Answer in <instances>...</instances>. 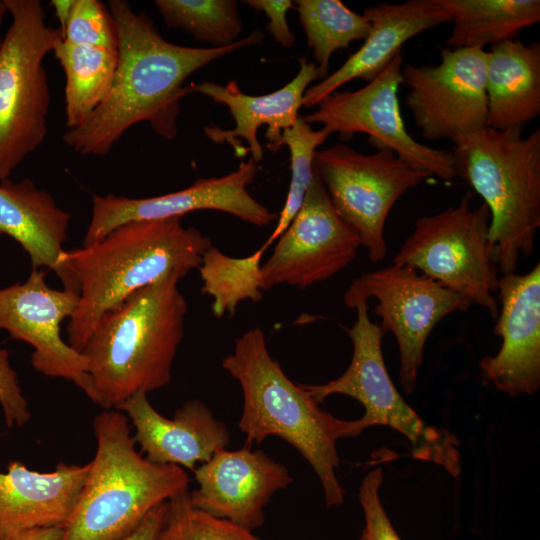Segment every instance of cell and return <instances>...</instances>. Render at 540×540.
I'll list each match as a JSON object with an SVG mask.
<instances>
[{
	"mask_svg": "<svg viewBox=\"0 0 540 540\" xmlns=\"http://www.w3.org/2000/svg\"><path fill=\"white\" fill-rule=\"evenodd\" d=\"M472 198L467 191L457 205L417 218L393 264L422 272L496 318L493 293L500 273L489 238L490 212L484 203L472 208Z\"/></svg>",
	"mask_w": 540,
	"mask_h": 540,
	"instance_id": "9c48e42d",
	"label": "cell"
},
{
	"mask_svg": "<svg viewBox=\"0 0 540 540\" xmlns=\"http://www.w3.org/2000/svg\"><path fill=\"white\" fill-rule=\"evenodd\" d=\"M46 276L47 270L32 269L26 281L0 289V330L33 348L37 372L72 382L96 403L84 356L61 337V324L74 313L79 294L51 288Z\"/></svg>",
	"mask_w": 540,
	"mask_h": 540,
	"instance_id": "9a60e30c",
	"label": "cell"
},
{
	"mask_svg": "<svg viewBox=\"0 0 540 540\" xmlns=\"http://www.w3.org/2000/svg\"><path fill=\"white\" fill-rule=\"evenodd\" d=\"M74 0H52L50 1V5L53 7L55 15L59 21L60 24V31L62 34V31L66 25V22L68 20L71 7L73 5Z\"/></svg>",
	"mask_w": 540,
	"mask_h": 540,
	"instance_id": "74e56055",
	"label": "cell"
},
{
	"mask_svg": "<svg viewBox=\"0 0 540 540\" xmlns=\"http://www.w3.org/2000/svg\"><path fill=\"white\" fill-rule=\"evenodd\" d=\"M181 279L169 274L134 292L96 324L81 353L96 404L105 410H118L132 395L171 381L188 312Z\"/></svg>",
	"mask_w": 540,
	"mask_h": 540,
	"instance_id": "277c9868",
	"label": "cell"
},
{
	"mask_svg": "<svg viewBox=\"0 0 540 540\" xmlns=\"http://www.w3.org/2000/svg\"><path fill=\"white\" fill-rule=\"evenodd\" d=\"M222 368L242 388L243 410L238 428L245 434L244 446L260 444L278 436L306 459L321 482L326 507L344 503L345 490L336 469L340 464L337 441L360 435L358 419L343 420L323 411L302 386L284 373L269 353L259 327L235 339L233 352Z\"/></svg>",
	"mask_w": 540,
	"mask_h": 540,
	"instance_id": "7a4b0ae2",
	"label": "cell"
},
{
	"mask_svg": "<svg viewBox=\"0 0 540 540\" xmlns=\"http://www.w3.org/2000/svg\"><path fill=\"white\" fill-rule=\"evenodd\" d=\"M71 214L53 196L25 178L0 181V236L13 238L29 256L32 269L53 271L63 288L79 294L75 275L66 261Z\"/></svg>",
	"mask_w": 540,
	"mask_h": 540,
	"instance_id": "603a6c76",
	"label": "cell"
},
{
	"mask_svg": "<svg viewBox=\"0 0 540 540\" xmlns=\"http://www.w3.org/2000/svg\"><path fill=\"white\" fill-rule=\"evenodd\" d=\"M258 172L252 158L222 177L199 178L191 186L164 195L129 198L114 194L93 195L89 225L82 246L92 245L116 227L137 220L182 218L199 210L231 214L257 227L278 218L249 193L248 186Z\"/></svg>",
	"mask_w": 540,
	"mask_h": 540,
	"instance_id": "2e32d148",
	"label": "cell"
},
{
	"mask_svg": "<svg viewBox=\"0 0 540 540\" xmlns=\"http://www.w3.org/2000/svg\"><path fill=\"white\" fill-rule=\"evenodd\" d=\"M118 410L134 428L133 439L140 453L156 464L177 465L193 472L231 441L225 423L199 399L186 401L172 419L160 414L144 392L132 395Z\"/></svg>",
	"mask_w": 540,
	"mask_h": 540,
	"instance_id": "ffe728a7",
	"label": "cell"
},
{
	"mask_svg": "<svg viewBox=\"0 0 540 540\" xmlns=\"http://www.w3.org/2000/svg\"><path fill=\"white\" fill-rule=\"evenodd\" d=\"M403 58L398 53L365 86L328 95L302 118L310 125L322 124L329 134L337 132L343 139L367 134L378 149L387 148L411 167L450 181L455 177L452 152L416 141L405 127L398 99Z\"/></svg>",
	"mask_w": 540,
	"mask_h": 540,
	"instance_id": "7c38bea8",
	"label": "cell"
},
{
	"mask_svg": "<svg viewBox=\"0 0 540 540\" xmlns=\"http://www.w3.org/2000/svg\"><path fill=\"white\" fill-rule=\"evenodd\" d=\"M277 240L261 264L262 291L282 284L302 290L325 281L346 268L361 247L315 170L300 209Z\"/></svg>",
	"mask_w": 540,
	"mask_h": 540,
	"instance_id": "5bb4252c",
	"label": "cell"
},
{
	"mask_svg": "<svg viewBox=\"0 0 540 540\" xmlns=\"http://www.w3.org/2000/svg\"><path fill=\"white\" fill-rule=\"evenodd\" d=\"M382 483L381 467L369 471L361 482L358 498L363 509L365 526L360 540H402L381 503L379 490Z\"/></svg>",
	"mask_w": 540,
	"mask_h": 540,
	"instance_id": "d6a6232c",
	"label": "cell"
},
{
	"mask_svg": "<svg viewBox=\"0 0 540 540\" xmlns=\"http://www.w3.org/2000/svg\"><path fill=\"white\" fill-rule=\"evenodd\" d=\"M7 13L8 10L4 0H0V46L3 40V37L1 36V26Z\"/></svg>",
	"mask_w": 540,
	"mask_h": 540,
	"instance_id": "f35d334b",
	"label": "cell"
},
{
	"mask_svg": "<svg viewBox=\"0 0 540 540\" xmlns=\"http://www.w3.org/2000/svg\"><path fill=\"white\" fill-rule=\"evenodd\" d=\"M487 51L483 48H442L437 65L407 64L405 104L424 139L439 141L486 127Z\"/></svg>",
	"mask_w": 540,
	"mask_h": 540,
	"instance_id": "4fadbf2b",
	"label": "cell"
},
{
	"mask_svg": "<svg viewBox=\"0 0 540 540\" xmlns=\"http://www.w3.org/2000/svg\"><path fill=\"white\" fill-rule=\"evenodd\" d=\"M154 6L167 28L183 30L214 48L237 42L242 32L235 0H155Z\"/></svg>",
	"mask_w": 540,
	"mask_h": 540,
	"instance_id": "f1b7e54d",
	"label": "cell"
},
{
	"mask_svg": "<svg viewBox=\"0 0 540 540\" xmlns=\"http://www.w3.org/2000/svg\"><path fill=\"white\" fill-rule=\"evenodd\" d=\"M243 3L252 7L257 12H263L268 23L266 30L272 36L274 41L283 48L289 49L295 43V37L292 34L287 22L288 10L294 8L293 1L290 0H247Z\"/></svg>",
	"mask_w": 540,
	"mask_h": 540,
	"instance_id": "e575fe53",
	"label": "cell"
},
{
	"mask_svg": "<svg viewBox=\"0 0 540 540\" xmlns=\"http://www.w3.org/2000/svg\"><path fill=\"white\" fill-rule=\"evenodd\" d=\"M352 309L357 319L345 329L353 345L348 368L327 383L301 386L319 403L334 394L356 399L365 409L358 419L363 430L375 425L391 427L409 440L414 459L434 463L457 477L460 441L450 431L428 425L405 402L387 371L381 346L384 332L371 321L367 301H357Z\"/></svg>",
	"mask_w": 540,
	"mask_h": 540,
	"instance_id": "ba28073f",
	"label": "cell"
},
{
	"mask_svg": "<svg viewBox=\"0 0 540 540\" xmlns=\"http://www.w3.org/2000/svg\"><path fill=\"white\" fill-rule=\"evenodd\" d=\"M181 220L131 221L92 245L66 251L79 288L66 327L74 350L81 353L102 316L134 292L169 274L184 278L199 268L212 242Z\"/></svg>",
	"mask_w": 540,
	"mask_h": 540,
	"instance_id": "3957f363",
	"label": "cell"
},
{
	"mask_svg": "<svg viewBox=\"0 0 540 540\" xmlns=\"http://www.w3.org/2000/svg\"><path fill=\"white\" fill-rule=\"evenodd\" d=\"M494 333L502 338L495 356L480 362L482 380L511 397L540 387V263L524 274L502 275Z\"/></svg>",
	"mask_w": 540,
	"mask_h": 540,
	"instance_id": "ac0fdd59",
	"label": "cell"
},
{
	"mask_svg": "<svg viewBox=\"0 0 540 540\" xmlns=\"http://www.w3.org/2000/svg\"><path fill=\"white\" fill-rule=\"evenodd\" d=\"M63 531V526L36 528L23 531L7 540H60L63 535Z\"/></svg>",
	"mask_w": 540,
	"mask_h": 540,
	"instance_id": "8d00e7d4",
	"label": "cell"
},
{
	"mask_svg": "<svg viewBox=\"0 0 540 540\" xmlns=\"http://www.w3.org/2000/svg\"><path fill=\"white\" fill-rule=\"evenodd\" d=\"M300 68L297 75L282 88L260 96L243 93L238 84L231 80L225 86L204 81L184 86V96L199 93L222 103L230 111L235 122L233 129H222L215 125L204 127L205 135L213 142L229 144L236 157H243L247 152L259 163L263 159V149L258 141L260 126H267L266 148L277 152L283 130L296 122L299 109L303 106V96L310 83L318 79L316 65L305 57L298 59Z\"/></svg>",
	"mask_w": 540,
	"mask_h": 540,
	"instance_id": "d6986e66",
	"label": "cell"
},
{
	"mask_svg": "<svg viewBox=\"0 0 540 540\" xmlns=\"http://www.w3.org/2000/svg\"><path fill=\"white\" fill-rule=\"evenodd\" d=\"M89 471L84 465L59 462L51 472H38L12 461L0 472V540L23 531L65 526Z\"/></svg>",
	"mask_w": 540,
	"mask_h": 540,
	"instance_id": "7402d4cb",
	"label": "cell"
},
{
	"mask_svg": "<svg viewBox=\"0 0 540 540\" xmlns=\"http://www.w3.org/2000/svg\"><path fill=\"white\" fill-rule=\"evenodd\" d=\"M451 151L455 176L467 181L490 212L489 238L499 273H515L533 254L540 227V129L489 127L462 135Z\"/></svg>",
	"mask_w": 540,
	"mask_h": 540,
	"instance_id": "8992f818",
	"label": "cell"
},
{
	"mask_svg": "<svg viewBox=\"0 0 540 540\" xmlns=\"http://www.w3.org/2000/svg\"><path fill=\"white\" fill-rule=\"evenodd\" d=\"M62 39L74 45L117 50V33L108 6L99 0H74Z\"/></svg>",
	"mask_w": 540,
	"mask_h": 540,
	"instance_id": "1f68e13d",
	"label": "cell"
},
{
	"mask_svg": "<svg viewBox=\"0 0 540 540\" xmlns=\"http://www.w3.org/2000/svg\"><path fill=\"white\" fill-rule=\"evenodd\" d=\"M486 127L524 128L540 115V43L519 39L490 47L486 57Z\"/></svg>",
	"mask_w": 540,
	"mask_h": 540,
	"instance_id": "cb8c5ba5",
	"label": "cell"
},
{
	"mask_svg": "<svg viewBox=\"0 0 540 540\" xmlns=\"http://www.w3.org/2000/svg\"><path fill=\"white\" fill-rule=\"evenodd\" d=\"M260 247L247 257L235 258L213 245L205 251L198 268L203 285L201 291L212 298L211 311L216 318L232 317L244 300L259 302L261 290Z\"/></svg>",
	"mask_w": 540,
	"mask_h": 540,
	"instance_id": "83f0119b",
	"label": "cell"
},
{
	"mask_svg": "<svg viewBox=\"0 0 540 540\" xmlns=\"http://www.w3.org/2000/svg\"><path fill=\"white\" fill-rule=\"evenodd\" d=\"M313 167L337 214L358 235L371 262L386 256L384 228L394 204L431 176L387 148L362 154L344 143L317 150Z\"/></svg>",
	"mask_w": 540,
	"mask_h": 540,
	"instance_id": "30bf717a",
	"label": "cell"
},
{
	"mask_svg": "<svg viewBox=\"0 0 540 540\" xmlns=\"http://www.w3.org/2000/svg\"><path fill=\"white\" fill-rule=\"evenodd\" d=\"M118 39V62L105 100L64 143L84 156H104L134 125L146 122L166 140L175 138L186 79L210 62L264 39L255 30L220 48L188 47L165 40L151 18L126 0H109Z\"/></svg>",
	"mask_w": 540,
	"mask_h": 540,
	"instance_id": "6da1fadb",
	"label": "cell"
},
{
	"mask_svg": "<svg viewBox=\"0 0 540 540\" xmlns=\"http://www.w3.org/2000/svg\"><path fill=\"white\" fill-rule=\"evenodd\" d=\"M0 406L7 427H22L30 420L28 402L6 349L0 348Z\"/></svg>",
	"mask_w": 540,
	"mask_h": 540,
	"instance_id": "836d02e7",
	"label": "cell"
},
{
	"mask_svg": "<svg viewBox=\"0 0 540 540\" xmlns=\"http://www.w3.org/2000/svg\"><path fill=\"white\" fill-rule=\"evenodd\" d=\"M193 473L198 488L188 493L192 506L250 531L263 526L272 495L293 482L286 466L247 446L222 449Z\"/></svg>",
	"mask_w": 540,
	"mask_h": 540,
	"instance_id": "e0dca14e",
	"label": "cell"
},
{
	"mask_svg": "<svg viewBox=\"0 0 540 540\" xmlns=\"http://www.w3.org/2000/svg\"><path fill=\"white\" fill-rule=\"evenodd\" d=\"M375 298L374 312L384 332H392L399 348V381L405 394L414 392L424 346L446 315L467 311L471 303L409 266L392 264L356 278L344 293L352 309L359 300Z\"/></svg>",
	"mask_w": 540,
	"mask_h": 540,
	"instance_id": "8fae6325",
	"label": "cell"
},
{
	"mask_svg": "<svg viewBox=\"0 0 540 540\" xmlns=\"http://www.w3.org/2000/svg\"><path fill=\"white\" fill-rule=\"evenodd\" d=\"M329 135L323 128L314 130L300 116L292 127L283 130L280 146H287L290 151L291 181L284 206L278 215L277 225L261 246L264 251L286 230L300 209L313 179L316 149Z\"/></svg>",
	"mask_w": 540,
	"mask_h": 540,
	"instance_id": "f546056e",
	"label": "cell"
},
{
	"mask_svg": "<svg viewBox=\"0 0 540 540\" xmlns=\"http://www.w3.org/2000/svg\"><path fill=\"white\" fill-rule=\"evenodd\" d=\"M92 427L96 452L60 540H121L155 507L188 491L182 467L153 463L137 450L125 413L104 410Z\"/></svg>",
	"mask_w": 540,
	"mask_h": 540,
	"instance_id": "5b68a950",
	"label": "cell"
},
{
	"mask_svg": "<svg viewBox=\"0 0 540 540\" xmlns=\"http://www.w3.org/2000/svg\"><path fill=\"white\" fill-rule=\"evenodd\" d=\"M53 54L65 74L67 129L81 125L107 97L118 62L117 50L74 45L59 39Z\"/></svg>",
	"mask_w": 540,
	"mask_h": 540,
	"instance_id": "484cf974",
	"label": "cell"
},
{
	"mask_svg": "<svg viewBox=\"0 0 540 540\" xmlns=\"http://www.w3.org/2000/svg\"><path fill=\"white\" fill-rule=\"evenodd\" d=\"M453 24L450 48H483L514 40L540 21L539 0H439Z\"/></svg>",
	"mask_w": 540,
	"mask_h": 540,
	"instance_id": "d4e9b609",
	"label": "cell"
},
{
	"mask_svg": "<svg viewBox=\"0 0 540 540\" xmlns=\"http://www.w3.org/2000/svg\"><path fill=\"white\" fill-rule=\"evenodd\" d=\"M300 23L306 35L307 45L312 49L318 78L329 74L331 56L350 43L364 40L370 24L363 14L349 9L339 0H297Z\"/></svg>",
	"mask_w": 540,
	"mask_h": 540,
	"instance_id": "4316f807",
	"label": "cell"
},
{
	"mask_svg": "<svg viewBox=\"0 0 540 540\" xmlns=\"http://www.w3.org/2000/svg\"><path fill=\"white\" fill-rule=\"evenodd\" d=\"M363 16L370 24L364 43L335 72L307 88L303 107L317 106L351 80H373L402 52L407 41L435 26L451 22L449 12L439 0L381 2L365 8Z\"/></svg>",
	"mask_w": 540,
	"mask_h": 540,
	"instance_id": "44dd1931",
	"label": "cell"
},
{
	"mask_svg": "<svg viewBox=\"0 0 540 540\" xmlns=\"http://www.w3.org/2000/svg\"><path fill=\"white\" fill-rule=\"evenodd\" d=\"M11 23L0 46V181L45 141L50 90L44 61L62 38L39 0H4Z\"/></svg>",
	"mask_w": 540,
	"mask_h": 540,
	"instance_id": "52a82bcc",
	"label": "cell"
},
{
	"mask_svg": "<svg viewBox=\"0 0 540 540\" xmlns=\"http://www.w3.org/2000/svg\"><path fill=\"white\" fill-rule=\"evenodd\" d=\"M167 512L168 501L151 510L142 523L130 535L121 540H157L165 523Z\"/></svg>",
	"mask_w": 540,
	"mask_h": 540,
	"instance_id": "d590c367",
	"label": "cell"
},
{
	"mask_svg": "<svg viewBox=\"0 0 540 540\" xmlns=\"http://www.w3.org/2000/svg\"><path fill=\"white\" fill-rule=\"evenodd\" d=\"M188 493L168 501L166 520L157 540H262L253 531L195 508Z\"/></svg>",
	"mask_w": 540,
	"mask_h": 540,
	"instance_id": "4dcf8cb0",
	"label": "cell"
}]
</instances>
